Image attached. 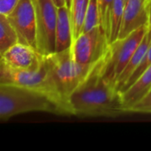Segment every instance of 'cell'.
Segmentation results:
<instances>
[{
	"mask_svg": "<svg viewBox=\"0 0 151 151\" xmlns=\"http://www.w3.org/2000/svg\"><path fill=\"white\" fill-rule=\"evenodd\" d=\"M106 55L96 70L71 94L73 116L115 118L125 114L120 92L102 73Z\"/></svg>",
	"mask_w": 151,
	"mask_h": 151,
	"instance_id": "6da1fadb",
	"label": "cell"
},
{
	"mask_svg": "<svg viewBox=\"0 0 151 151\" xmlns=\"http://www.w3.org/2000/svg\"><path fill=\"white\" fill-rule=\"evenodd\" d=\"M33 111L67 116L58 104L37 90L12 84H0V120L2 122L19 114Z\"/></svg>",
	"mask_w": 151,
	"mask_h": 151,
	"instance_id": "7a4b0ae2",
	"label": "cell"
},
{
	"mask_svg": "<svg viewBox=\"0 0 151 151\" xmlns=\"http://www.w3.org/2000/svg\"><path fill=\"white\" fill-rule=\"evenodd\" d=\"M104 58L95 64H80L73 59L72 47L61 52H54L43 56L45 65L56 90L69 105L71 94L96 70Z\"/></svg>",
	"mask_w": 151,
	"mask_h": 151,
	"instance_id": "3957f363",
	"label": "cell"
},
{
	"mask_svg": "<svg viewBox=\"0 0 151 151\" xmlns=\"http://www.w3.org/2000/svg\"><path fill=\"white\" fill-rule=\"evenodd\" d=\"M0 84H12L37 90L58 104L65 111L67 116H73L71 106L61 98L56 90L44 59L39 67L27 70L12 69L1 63Z\"/></svg>",
	"mask_w": 151,
	"mask_h": 151,
	"instance_id": "277c9868",
	"label": "cell"
},
{
	"mask_svg": "<svg viewBox=\"0 0 151 151\" xmlns=\"http://www.w3.org/2000/svg\"><path fill=\"white\" fill-rule=\"evenodd\" d=\"M149 30V26H143L124 38H119L110 44L106 54L102 73L103 76L116 86V82L135 50L141 44Z\"/></svg>",
	"mask_w": 151,
	"mask_h": 151,
	"instance_id": "5b68a950",
	"label": "cell"
},
{
	"mask_svg": "<svg viewBox=\"0 0 151 151\" xmlns=\"http://www.w3.org/2000/svg\"><path fill=\"white\" fill-rule=\"evenodd\" d=\"M36 16V50L42 56L56 50L58 10L53 0H34Z\"/></svg>",
	"mask_w": 151,
	"mask_h": 151,
	"instance_id": "8992f818",
	"label": "cell"
},
{
	"mask_svg": "<svg viewBox=\"0 0 151 151\" xmlns=\"http://www.w3.org/2000/svg\"><path fill=\"white\" fill-rule=\"evenodd\" d=\"M110 42L104 28L99 26L82 32L72 46L73 59L80 64L90 65L100 61L108 52Z\"/></svg>",
	"mask_w": 151,
	"mask_h": 151,
	"instance_id": "52a82bcc",
	"label": "cell"
},
{
	"mask_svg": "<svg viewBox=\"0 0 151 151\" xmlns=\"http://www.w3.org/2000/svg\"><path fill=\"white\" fill-rule=\"evenodd\" d=\"M6 17L17 32L19 42L36 49V16L34 0H19L14 10Z\"/></svg>",
	"mask_w": 151,
	"mask_h": 151,
	"instance_id": "ba28073f",
	"label": "cell"
},
{
	"mask_svg": "<svg viewBox=\"0 0 151 151\" xmlns=\"http://www.w3.org/2000/svg\"><path fill=\"white\" fill-rule=\"evenodd\" d=\"M43 56L30 45L17 42L1 55V63L16 70H27L41 65Z\"/></svg>",
	"mask_w": 151,
	"mask_h": 151,
	"instance_id": "9c48e42d",
	"label": "cell"
},
{
	"mask_svg": "<svg viewBox=\"0 0 151 151\" xmlns=\"http://www.w3.org/2000/svg\"><path fill=\"white\" fill-rule=\"evenodd\" d=\"M148 0L126 1L122 25L119 38H124L134 30L148 26ZM118 38V39H119Z\"/></svg>",
	"mask_w": 151,
	"mask_h": 151,
	"instance_id": "30bf717a",
	"label": "cell"
},
{
	"mask_svg": "<svg viewBox=\"0 0 151 151\" xmlns=\"http://www.w3.org/2000/svg\"><path fill=\"white\" fill-rule=\"evenodd\" d=\"M73 43V31L70 9L65 5L58 7L56 27V50L61 52L70 49Z\"/></svg>",
	"mask_w": 151,
	"mask_h": 151,
	"instance_id": "8fae6325",
	"label": "cell"
},
{
	"mask_svg": "<svg viewBox=\"0 0 151 151\" xmlns=\"http://www.w3.org/2000/svg\"><path fill=\"white\" fill-rule=\"evenodd\" d=\"M151 89V65L142 73L137 81L127 90L120 93L124 110L142 98Z\"/></svg>",
	"mask_w": 151,
	"mask_h": 151,
	"instance_id": "7c38bea8",
	"label": "cell"
},
{
	"mask_svg": "<svg viewBox=\"0 0 151 151\" xmlns=\"http://www.w3.org/2000/svg\"><path fill=\"white\" fill-rule=\"evenodd\" d=\"M151 43V29L149 28L147 34L145 35L143 40L142 41L141 44L139 45V47L137 48V50H135L134 54L133 55V57L131 58L130 61L128 62V64L127 65V66L125 67V69L123 70V72L121 73V74L119 75V77L117 80L116 82V87L118 88V90L120 92V90L124 88V86L127 84V81L130 79V77L132 76V74L134 73V72L137 69V67L139 66V65L141 64L142 58H144L150 45Z\"/></svg>",
	"mask_w": 151,
	"mask_h": 151,
	"instance_id": "4fadbf2b",
	"label": "cell"
},
{
	"mask_svg": "<svg viewBox=\"0 0 151 151\" xmlns=\"http://www.w3.org/2000/svg\"><path fill=\"white\" fill-rule=\"evenodd\" d=\"M89 0H73L70 13L73 31V41L80 35L83 27Z\"/></svg>",
	"mask_w": 151,
	"mask_h": 151,
	"instance_id": "5bb4252c",
	"label": "cell"
},
{
	"mask_svg": "<svg viewBox=\"0 0 151 151\" xmlns=\"http://www.w3.org/2000/svg\"><path fill=\"white\" fill-rule=\"evenodd\" d=\"M19 36L7 17L0 14V54L19 42Z\"/></svg>",
	"mask_w": 151,
	"mask_h": 151,
	"instance_id": "9a60e30c",
	"label": "cell"
},
{
	"mask_svg": "<svg viewBox=\"0 0 151 151\" xmlns=\"http://www.w3.org/2000/svg\"><path fill=\"white\" fill-rule=\"evenodd\" d=\"M125 4H126V0H114L112 12L111 16V26H110V35H109L110 44L119 38L121 25H122V20H123Z\"/></svg>",
	"mask_w": 151,
	"mask_h": 151,
	"instance_id": "2e32d148",
	"label": "cell"
},
{
	"mask_svg": "<svg viewBox=\"0 0 151 151\" xmlns=\"http://www.w3.org/2000/svg\"><path fill=\"white\" fill-rule=\"evenodd\" d=\"M99 26H101V20L98 7V0H89L81 33L88 32Z\"/></svg>",
	"mask_w": 151,
	"mask_h": 151,
	"instance_id": "e0dca14e",
	"label": "cell"
},
{
	"mask_svg": "<svg viewBox=\"0 0 151 151\" xmlns=\"http://www.w3.org/2000/svg\"><path fill=\"white\" fill-rule=\"evenodd\" d=\"M114 4V0H98V7L100 13L101 26L105 31L108 39L110 35V26H111V16L112 12V8Z\"/></svg>",
	"mask_w": 151,
	"mask_h": 151,
	"instance_id": "ac0fdd59",
	"label": "cell"
},
{
	"mask_svg": "<svg viewBox=\"0 0 151 151\" xmlns=\"http://www.w3.org/2000/svg\"><path fill=\"white\" fill-rule=\"evenodd\" d=\"M151 65V43L150 45V47H149V49H148V50H147V52H146V54H145V56H144V58H142V62H141V64L139 65V66L137 67V69L134 72V73L132 74V76L130 77V79L127 81V84L124 86V88L120 90V93L121 92H123V91H125V90H127V88H129L136 81H137V79L142 74V73L150 66Z\"/></svg>",
	"mask_w": 151,
	"mask_h": 151,
	"instance_id": "d6986e66",
	"label": "cell"
},
{
	"mask_svg": "<svg viewBox=\"0 0 151 151\" xmlns=\"http://www.w3.org/2000/svg\"><path fill=\"white\" fill-rule=\"evenodd\" d=\"M126 113H150L151 114V89L139 101L126 109Z\"/></svg>",
	"mask_w": 151,
	"mask_h": 151,
	"instance_id": "ffe728a7",
	"label": "cell"
},
{
	"mask_svg": "<svg viewBox=\"0 0 151 151\" xmlns=\"http://www.w3.org/2000/svg\"><path fill=\"white\" fill-rule=\"evenodd\" d=\"M19 0H0V14L8 16L17 6Z\"/></svg>",
	"mask_w": 151,
	"mask_h": 151,
	"instance_id": "44dd1931",
	"label": "cell"
},
{
	"mask_svg": "<svg viewBox=\"0 0 151 151\" xmlns=\"http://www.w3.org/2000/svg\"><path fill=\"white\" fill-rule=\"evenodd\" d=\"M147 9H148V16H149V22H148V26H149V28L151 29V0H148Z\"/></svg>",
	"mask_w": 151,
	"mask_h": 151,
	"instance_id": "7402d4cb",
	"label": "cell"
},
{
	"mask_svg": "<svg viewBox=\"0 0 151 151\" xmlns=\"http://www.w3.org/2000/svg\"><path fill=\"white\" fill-rule=\"evenodd\" d=\"M54 3L56 4V5L58 7H60V6H65V0H53Z\"/></svg>",
	"mask_w": 151,
	"mask_h": 151,
	"instance_id": "603a6c76",
	"label": "cell"
},
{
	"mask_svg": "<svg viewBox=\"0 0 151 151\" xmlns=\"http://www.w3.org/2000/svg\"><path fill=\"white\" fill-rule=\"evenodd\" d=\"M72 1L73 0H65V6L70 9L71 8V4H72Z\"/></svg>",
	"mask_w": 151,
	"mask_h": 151,
	"instance_id": "cb8c5ba5",
	"label": "cell"
},
{
	"mask_svg": "<svg viewBox=\"0 0 151 151\" xmlns=\"http://www.w3.org/2000/svg\"><path fill=\"white\" fill-rule=\"evenodd\" d=\"M126 1H127V0H126Z\"/></svg>",
	"mask_w": 151,
	"mask_h": 151,
	"instance_id": "d4e9b609",
	"label": "cell"
}]
</instances>
